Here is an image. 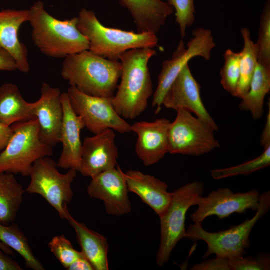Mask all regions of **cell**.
<instances>
[{
	"label": "cell",
	"instance_id": "cb8c5ba5",
	"mask_svg": "<svg viewBox=\"0 0 270 270\" xmlns=\"http://www.w3.org/2000/svg\"><path fill=\"white\" fill-rule=\"evenodd\" d=\"M270 90V68L258 62L247 92L240 98L239 108L248 110L254 120L260 118L264 103Z\"/></svg>",
	"mask_w": 270,
	"mask_h": 270
},
{
	"label": "cell",
	"instance_id": "d6a6232c",
	"mask_svg": "<svg viewBox=\"0 0 270 270\" xmlns=\"http://www.w3.org/2000/svg\"><path fill=\"white\" fill-rule=\"evenodd\" d=\"M229 260L230 270H269L270 256L269 254L257 256H240Z\"/></svg>",
	"mask_w": 270,
	"mask_h": 270
},
{
	"label": "cell",
	"instance_id": "2e32d148",
	"mask_svg": "<svg viewBox=\"0 0 270 270\" xmlns=\"http://www.w3.org/2000/svg\"><path fill=\"white\" fill-rule=\"evenodd\" d=\"M60 96L58 88L44 82L40 98L34 102V115L38 120L40 139L52 148L60 142L63 119Z\"/></svg>",
	"mask_w": 270,
	"mask_h": 270
},
{
	"label": "cell",
	"instance_id": "ffe728a7",
	"mask_svg": "<svg viewBox=\"0 0 270 270\" xmlns=\"http://www.w3.org/2000/svg\"><path fill=\"white\" fill-rule=\"evenodd\" d=\"M124 176L129 192L138 195L158 216L165 212L172 198L166 182L138 170H129Z\"/></svg>",
	"mask_w": 270,
	"mask_h": 270
},
{
	"label": "cell",
	"instance_id": "d4e9b609",
	"mask_svg": "<svg viewBox=\"0 0 270 270\" xmlns=\"http://www.w3.org/2000/svg\"><path fill=\"white\" fill-rule=\"evenodd\" d=\"M24 190L13 174L0 173V222L8 224L15 219Z\"/></svg>",
	"mask_w": 270,
	"mask_h": 270
},
{
	"label": "cell",
	"instance_id": "484cf974",
	"mask_svg": "<svg viewBox=\"0 0 270 270\" xmlns=\"http://www.w3.org/2000/svg\"><path fill=\"white\" fill-rule=\"evenodd\" d=\"M244 45L240 55V74L234 96L241 98L248 91L250 82L258 63L257 51L255 43L250 38V30L246 28L241 29Z\"/></svg>",
	"mask_w": 270,
	"mask_h": 270
},
{
	"label": "cell",
	"instance_id": "7a4b0ae2",
	"mask_svg": "<svg viewBox=\"0 0 270 270\" xmlns=\"http://www.w3.org/2000/svg\"><path fill=\"white\" fill-rule=\"evenodd\" d=\"M122 74L118 60H111L90 50L64 58L60 74L70 86L93 96L112 98Z\"/></svg>",
	"mask_w": 270,
	"mask_h": 270
},
{
	"label": "cell",
	"instance_id": "ab89813d",
	"mask_svg": "<svg viewBox=\"0 0 270 270\" xmlns=\"http://www.w3.org/2000/svg\"><path fill=\"white\" fill-rule=\"evenodd\" d=\"M0 248L8 255H14L12 248L0 241Z\"/></svg>",
	"mask_w": 270,
	"mask_h": 270
},
{
	"label": "cell",
	"instance_id": "e0dca14e",
	"mask_svg": "<svg viewBox=\"0 0 270 270\" xmlns=\"http://www.w3.org/2000/svg\"><path fill=\"white\" fill-rule=\"evenodd\" d=\"M166 118L154 122H136L131 125L137 134L135 146L138 157L146 166L158 162L168 152V131L170 124Z\"/></svg>",
	"mask_w": 270,
	"mask_h": 270
},
{
	"label": "cell",
	"instance_id": "6da1fadb",
	"mask_svg": "<svg viewBox=\"0 0 270 270\" xmlns=\"http://www.w3.org/2000/svg\"><path fill=\"white\" fill-rule=\"evenodd\" d=\"M156 54L152 48H139L128 50L120 56V82L112 102L124 118L134 120L146 108L153 92L148 64Z\"/></svg>",
	"mask_w": 270,
	"mask_h": 270
},
{
	"label": "cell",
	"instance_id": "7c38bea8",
	"mask_svg": "<svg viewBox=\"0 0 270 270\" xmlns=\"http://www.w3.org/2000/svg\"><path fill=\"white\" fill-rule=\"evenodd\" d=\"M260 194L254 189L234 193L229 188H219L206 196L198 198L194 206L197 209L190 215L194 223H202L208 217L216 216L222 220L234 213L242 214L248 210H256Z\"/></svg>",
	"mask_w": 270,
	"mask_h": 270
},
{
	"label": "cell",
	"instance_id": "44dd1931",
	"mask_svg": "<svg viewBox=\"0 0 270 270\" xmlns=\"http://www.w3.org/2000/svg\"><path fill=\"white\" fill-rule=\"evenodd\" d=\"M136 24L137 32L156 34L174 12L173 8L162 0H119Z\"/></svg>",
	"mask_w": 270,
	"mask_h": 270
},
{
	"label": "cell",
	"instance_id": "e575fe53",
	"mask_svg": "<svg viewBox=\"0 0 270 270\" xmlns=\"http://www.w3.org/2000/svg\"><path fill=\"white\" fill-rule=\"evenodd\" d=\"M17 69L16 64L11 54L0 48V71H12Z\"/></svg>",
	"mask_w": 270,
	"mask_h": 270
},
{
	"label": "cell",
	"instance_id": "7402d4cb",
	"mask_svg": "<svg viewBox=\"0 0 270 270\" xmlns=\"http://www.w3.org/2000/svg\"><path fill=\"white\" fill-rule=\"evenodd\" d=\"M74 230L82 252L95 270H108V244L106 238L75 220L69 213L66 218Z\"/></svg>",
	"mask_w": 270,
	"mask_h": 270
},
{
	"label": "cell",
	"instance_id": "52a82bcc",
	"mask_svg": "<svg viewBox=\"0 0 270 270\" xmlns=\"http://www.w3.org/2000/svg\"><path fill=\"white\" fill-rule=\"evenodd\" d=\"M204 184L194 181L172 192L171 201L165 212L160 216V243L156 256L159 266L165 264L178 242L185 238L186 214L196 199L202 196Z\"/></svg>",
	"mask_w": 270,
	"mask_h": 270
},
{
	"label": "cell",
	"instance_id": "8fae6325",
	"mask_svg": "<svg viewBox=\"0 0 270 270\" xmlns=\"http://www.w3.org/2000/svg\"><path fill=\"white\" fill-rule=\"evenodd\" d=\"M66 93L72 109L94 134L108 128L121 134L132 132L131 124L115 110L112 98L90 96L72 86Z\"/></svg>",
	"mask_w": 270,
	"mask_h": 270
},
{
	"label": "cell",
	"instance_id": "3957f363",
	"mask_svg": "<svg viewBox=\"0 0 270 270\" xmlns=\"http://www.w3.org/2000/svg\"><path fill=\"white\" fill-rule=\"evenodd\" d=\"M32 38L40 51L50 57L64 58L88 50L87 38L78 30L77 17L61 20L44 9L42 2H36L28 10Z\"/></svg>",
	"mask_w": 270,
	"mask_h": 270
},
{
	"label": "cell",
	"instance_id": "74e56055",
	"mask_svg": "<svg viewBox=\"0 0 270 270\" xmlns=\"http://www.w3.org/2000/svg\"><path fill=\"white\" fill-rule=\"evenodd\" d=\"M68 270H94L92 264L84 254L76 260L66 269Z\"/></svg>",
	"mask_w": 270,
	"mask_h": 270
},
{
	"label": "cell",
	"instance_id": "30bf717a",
	"mask_svg": "<svg viewBox=\"0 0 270 270\" xmlns=\"http://www.w3.org/2000/svg\"><path fill=\"white\" fill-rule=\"evenodd\" d=\"M192 35L186 48L184 41L180 40L172 58L162 62L152 102V106L156 114L160 111L163 98L168 89L188 62L196 56L202 57L206 60L210 58L212 51L216 46L212 30L198 27L192 32Z\"/></svg>",
	"mask_w": 270,
	"mask_h": 270
},
{
	"label": "cell",
	"instance_id": "836d02e7",
	"mask_svg": "<svg viewBox=\"0 0 270 270\" xmlns=\"http://www.w3.org/2000/svg\"><path fill=\"white\" fill-rule=\"evenodd\" d=\"M192 270H230L229 260L227 258L216 256L194 264Z\"/></svg>",
	"mask_w": 270,
	"mask_h": 270
},
{
	"label": "cell",
	"instance_id": "ac0fdd59",
	"mask_svg": "<svg viewBox=\"0 0 270 270\" xmlns=\"http://www.w3.org/2000/svg\"><path fill=\"white\" fill-rule=\"evenodd\" d=\"M60 100L63 119L60 142L62 150L57 166L64 169L74 168L78 172L82 148L80 132L85 126L82 118L72 109L66 92L61 94Z\"/></svg>",
	"mask_w": 270,
	"mask_h": 270
},
{
	"label": "cell",
	"instance_id": "4316f807",
	"mask_svg": "<svg viewBox=\"0 0 270 270\" xmlns=\"http://www.w3.org/2000/svg\"><path fill=\"white\" fill-rule=\"evenodd\" d=\"M0 241L14 250L24 258L26 268L44 270L42 263L36 258L24 233L16 224H4L0 222Z\"/></svg>",
	"mask_w": 270,
	"mask_h": 270
},
{
	"label": "cell",
	"instance_id": "83f0119b",
	"mask_svg": "<svg viewBox=\"0 0 270 270\" xmlns=\"http://www.w3.org/2000/svg\"><path fill=\"white\" fill-rule=\"evenodd\" d=\"M270 165V146H268L254 159L235 166L212 170L210 174L214 180H218L238 175H248Z\"/></svg>",
	"mask_w": 270,
	"mask_h": 270
},
{
	"label": "cell",
	"instance_id": "d590c367",
	"mask_svg": "<svg viewBox=\"0 0 270 270\" xmlns=\"http://www.w3.org/2000/svg\"><path fill=\"white\" fill-rule=\"evenodd\" d=\"M0 248V270H22V268Z\"/></svg>",
	"mask_w": 270,
	"mask_h": 270
},
{
	"label": "cell",
	"instance_id": "9c48e42d",
	"mask_svg": "<svg viewBox=\"0 0 270 270\" xmlns=\"http://www.w3.org/2000/svg\"><path fill=\"white\" fill-rule=\"evenodd\" d=\"M168 131V152L198 156L220 147L214 130L189 111L180 108Z\"/></svg>",
	"mask_w": 270,
	"mask_h": 270
},
{
	"label": "cell",
	"instance_id": "603a6c76",
	"mask_svg": "<svg viewBox=\"0 0 270 270\" xmlns=\"http://www.w3.org/2000/svg\"><path fill=\"white\" fill-rule=\"evenodd\" d=\"M33 102H26L18 88L7 82L0 86V123L8 126L34 118Z\"/></svg>",
	"mask_w": 270,
	"mask_h": 270
},
{
	"label": "cell",
	"instance_id": "5bb4252c",
	"mask_svg": "<svg viewBox=\"0 0 270 270\" xmlns=\"http://www.w3.org/2000/svg\"><path fill=\"white\" fill-rule=\"evenodd\" d=\"M91 178L87 193L103 202L107 214L120 216L130 212L132 206L124 172L118 166Z\"/></svg>",
	"mask_w": 270,
	"mask_h": 270
},
{
	"label": "cell",
	"instance_id": "8d00e7d4",
	"mask_svg": "<svg viewBox=\"0 0 270 270\" xmlns=\"http://www.w3.org/2000/svg\"><path fill=\"white\" fill-rule=\"evenodd\" d=\"M12 133L11 126L0 123V152L6 146Z\"/></svg>",
	"mask_w": 270,
	"mask_h": 270
},
{
	"label": "cell",
	"instance_id": "4fadbf2b",
	"mask_svg": "<svg viewBox=\"0 0 270 270\" xmlns=\"http://www.w3.org/2000/svg\"><path fill=\"white\" fill-rule=\"evenodd\" d=\"M200 86L188 64L180 72L166 93L162 106L177 110L182 108L193 113L214 131L218 127L206 109L200 96Z\"/></svg>",
	"mask_w": 270,
	"mask_h": 270
},
{
	"label": "cell",
	"instance_id": "d6986e66",
	"mask_svg": "<svg viewBox=\"0 0 270 270\" xmlns=\"http://www.w3.org/2000/svg\"><path fill=\"white\" fill-rule=\"evenodd\" d=\"M29 20L28 10L6 9L0 11V48L8 52L14 60L18 70H30L28 49L18 38L21 25Z\"/></svg>",
	"mask_w": 270,
	"mask_h": 270
},
{
	"label": "cell",
	"instance_id": "9a60e30c",
	"mask_svg": "<svg viewBox=\"0 0 270 270\" xmlns=\"http://www.w3.org/2000/svg\"><path fill=\"white\" fill-rule=\"evenodd\" d=\"M115 138L114 130L110 128L85 138L78 172L84 176L92 178L116 167L118 150Z\"/></svg>",
	"mask_w": 270,
	"mask_h": 270
},
{
	"label": "cell",
	"instance_id": "ba28073f",
	"mask_svg": "<svg viewBox=\"0 0 270 270\" xmlns=\"http://www.w3.org/2000/svg\"><path fill=\"white\" fill-rule=\"evenodd\" d=\"M57 167V163L50 156L37 160L32 166L29 174L30 182L26 191L40 195L56 210L60 218L66 220L70 213L68 204L74 196L72 184L78 171L72 168L62 174Z\"/></svg>",
	"mask_w": 270,
	"mask_h": 270
},
{
	"label": "cell",
	"instance_id": "4dcf8cb0",
	"mask_svg": "<svg viewBox=\"0 0 270 270\" xmlns=\"http://www.w3.org/2000/svg\"><path fill=\"white\" fill-rule=\"evenodd\" d=\"M48 246L51 252L66 268L82 254V251L76 250L70 242L63 234L54 236Z\"/></svg>",
	"mask_w": 270,
	"mask_h": 270
},
{
	"label": "cell",
	"instance_id": "5b68a950",
	"mask_svg": "<svg viewBox=\"0 0 270 270\" xmlns=\"http://www.w3.org/2000/svg\"><path fill=\"white\" fill-rule=\"evenodd\" d=\"M270 209V192L268 190L260 194L258 208L252 218L217 232L206 231L202 223H194L186 230L185 238L193 241L203 240L206 243L207 250L202 256L204 258L211 254L228 259L244 256L246 253V249L250 246L249 237L251 231Z\"/></svg>",
	"mask_w": 270,
	"mask_h": 270
},
{
	"label": "cell",
	"instance_id": "277c9868",
	"mask_svg": "<svg viewBox=\"0 0 270 270\" xmlns=\"http://www.w3.org/2000/svg\"><path fill=\"white\" fill-rule=\"evenodd\" d=\"M78 30L88 39V50L111 60H118L125 52L134 48H152L158 39L150 32H134L102 24L94 12L82 8L77 17Z\"/></svg>",
	"mask_w": 270,
	"mask_h": 270
},
{
	"label": "cell",
	"instance_id": "f546056e",
	"mask_svg": "<svg viewBox=\"0 0 270 270\" xmlns=\"http://www.w3.org/2000/svg\"><path fill=\"white\" fill-rule=\"evenodd\" d=\"M258 62L270 68V2L266 4L260 16L258 36L255 43Z\"/></svg>",
	"mask_w": 270,
	"mask_h": 270
},
{
	"label": "cell",
	"instance_id": "1f68e13d",
	"mask_svg": "<svg viewBox=\"0 0 270 270\" xmlns=\"http://www.w3.org/2000/svg\"><path fill=\"white\" fill-rule=\"evenodd\" d=\"M168 2L175 10L176 22L182 39L186 36V28L192 26L194 21V0H168Z\"/></svg>",
	"mask_w": 270,
	"mask_h": 270
},
{
	"label": "cell",
	"instance_id": "f1b7e54d",
	"mask_svg": "<svg viewBox=\"0 0 270 270\" xmlns=\"http://www.w3.org/2000/svg\"><path fill=\"white\" fill-rule=\"evenodd\" d=\"M224 64L220 74V84L226 92L234 96L240 74V55L232 50L227 49L224 54Z\"/></svg>",
	"mask_w": 270,
	"mask_h": 270
},
{
	"label": "cell",
	"instance_id": "8992f818",
	"mask_svg": "<svg viewBox=\"0 0 270 270\" xmlns=\"http://www.w3.org/2000/svg\"><path fill=\"white\" fill-rule=\"evenodd\" d=\"M11 126L12 134L6 148L0 152V173L29 176L34 162L52 154V147L40 139L36 118L15 122Z\"/></svg>",
	"mask_w": 270,
	"mask_h": 270
},
{
	"label": "cell",
	"instance_id": "f35d334b",
	"mask_svg": "<svg viewBox=\"0 0 270 270\" xmlns=\"http://www.w3.org/2000/svg\"><path fill=\"white\" fill-rule=\"evenodd\" d=\"M260 144L264 148L270 146V104L268 102V112L266 122L260 138Z\"/></svg>",
	"mask_w": 270,
	"mask_h": 270
}]
</instances>
